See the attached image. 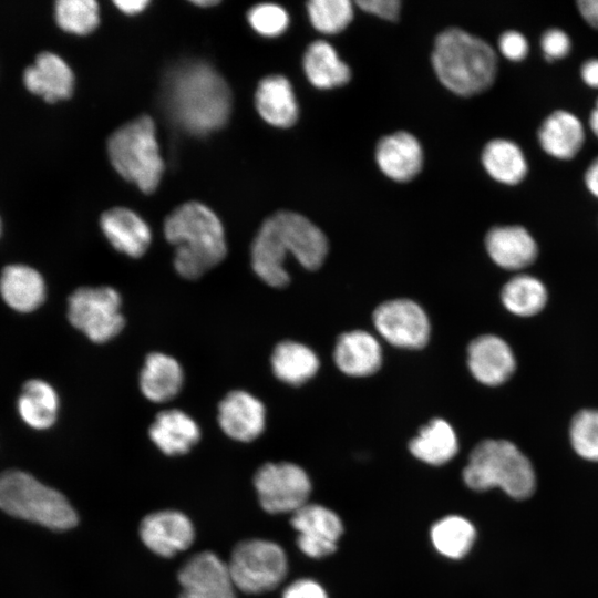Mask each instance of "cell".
Here are the masks:
<instances>
[{
  "mask_svg": "<svg viewBox=\"0 0 598 598\" xmlns=\"http://www.w3.org/2000/svg\"><path fill=\"white\" fill-rule=\"evenodd\" d=\"M164 235L175 246L176 272L188 280L205 275L227 254L221 221L199 202H187L175 208L165 219Z\"/></svg>",
  "mask_w": 598,
  "mask_h": 598,
  "instance_id": "obj_3",
  "label": "cell"
},
{
  "mask_svg": "<svg viewBox=\"0 0 598 598\" xmlns=\"http://www.w3.org/2000/svg\"><path fill=\"white\" fill-rule=\"evenodd\" d=\"M227 565L236 588L246 594H261L276 588L288 571L283 549L266 539L238 543Z\"/></svg>",
  "mask_w": 598,
  "mask_h": 598,
  "instance_id": "obj_8",
  "label": "cell"
},
{
  "mask_svg": "<svg viewBox=\"0 0 598 598\" xmlns=\"http://www.w3.org/2000/svg\"><path fill=\"white\" fill-rule=\"evenodd\" d=\"M148 435L157 448L168 456L183 455L200 440L196 421L178 409L161 411L148 429Z\"/></svg>",
  "mask_w": 598,
  "mask_h": 598,
  "instance_id": "obj_23",
  "label": "cell"
},
{
  "mask_svg": "<svg viewBox=\"0 0 598 598\" xmlns=\"http://www.w3.org/2000/svg\"><path fill=\"white\" fill-rule=\"evenodd\" d=\"M183 383V368L174 357L163 352H152L145 358L138 377V385L147 400L154 403L167 402L179 393Z\"/></svg>",
  "mask_w": 598,
  "mask_h": 598,
  "instance_id": "obj_26",
  "label": "cell"
},
{
  "mask_svg": "<svg viewBox=\"0 0 598 598\" xmlns=\"http://www.w3.org/2000/svg\"><path fill=\"white\" fill-rule=\"evenodd\" d=\"M0 296L12 310L32 312L45 300V281L37 269L28 265H8L0 274Z\"/></svg>",
  "mask_w": 598,
  "mask_h": 598,
  "instance_id": "obj_22",
  "label": "cell"
},
{
  "mask_svg": "<svg viewBox=\"0 0 598 598\" xmlns=\"http://www.w3.org/2000/svg\"><path fill=\"white\" fill-rule=\"evenodd\" d=\"M337 367L351 377H367L382 363V351L377 339L362 330L341 334L333 351Z\"/></svg>",
  "mask_w": 598,
  "mask_h": 598,
  "instance_id": "obj_25",
  "label": "cell"
},
{
  "mask_svg": "<svg viewBox=\"0 0 598 598\" xmlns=\"http://www.w3.org/2000/svg\"><path fill=\"white\" fill-rule=\"evenodd\" d=\"M60 399L55 389L42 379H30L21 388L17 411L31 429L48 430L55 423Z\"/></svg>",
  "mask_w": 598,
  "mask_h": 598,
  "instance_id": "obj_27",
  "label": "cell"
},
{
  "mask_svg": "<svg viewBox=\"0 0 598 598\" xmlns=\"http://www.w3.org/2000/svg\"><path fill=\"white\" fill-rule=\"evenodd\" d=\"M303 70L309 82L318 89L342 86L351 79L350 68L338 56L334 48L323 40H317L307 48Z\"/></svg>",
  "mask_w": 598,
  "mask_h": 598,
  "instance_id": "obj_29",
  "label": "cell"
},
{
  "mask_svg": "<svg viewBox=\"0 0 598 598\" xmlns=\"http://www.w3.org/2000/svg\"><path fill=\"white\" fill-rule=\"evenodd\" d=\"M569 437L580 457L598 462V410L585 409L576 413L570 422Z\"/></svg>",
  "mask_w": 598,
  "mask_h": 598,
  "instance_id": "obj_36",
  "label": "cell"
},
{
  "mask_svg": "<svg viewBox=\"0 0 598 598\" xmlns=\"http://www.w3.org/2000/svg\"><path fill=\"white\" fill-rule=\"evenodd\" d=\"M0 234H1V219H0Z\"/></svg>",
  "mask_w": 598,
  "mask_h": 598,
  "instance_id": "obj_49",
  "label": "cell"
},
{
  "mask_svg": "<svg viewBox=\"0 0 598 598\" xmlns=\"http://www.w3.org/2000/svg\"><path fill=\"white\" fill-rule=\"evenodd\" d=\"M475 538L473 524L457 515L446 516L431 528V540L435 549L452 559L464 557L471 550Z\"/></svg>",
  "mask_w": 598,
  "mask_h": 598,
  "instance_id": "obj_32",
  "label": "cell"
},
{
  "mask_svg": "<svg viewBox=\"0 0 598 598\" xmlns=\"http://www.w3.org/2000/svg\"><path fill=\"white\" fill-rule=\"evenodd\" d=\"M251 28L264 37H277L286 31L289 24L287 11L275 3H259L248 12Z\"/></svg>",
  "mask_w": 598,
  "mask_h": 598,
  "instance_id": "obj_37",
  "label": "cell"
},
{
  "mask_svg": "<svg viewBox=\"0 0 598 598\" xmlns=\"http://www.w3.org/2000/svg\"><path fill=\"white\" fill-rule=\"evenodd\" d=\"M163 102L172 121L196 136L221 128L231 111V93L224 78L205 62H186L168 72Z\"/></svg>",
  "mask_w": 598,
  "mask_h": 598,
  "instance_id": "obj_1",
  "label": "cell"
},
{
  "mask_svg": "<svg viewBox=\"0 0 598 598\" xmlns=\"http://www.w3.org/2000/svg\"><path fill=\"white\" fill-rule=\"evenodd\" d=\"M498 50L501 54L512 61L520 62L529 53V42L527 38L517 30H507L498 38Z\"/></svg>",
  "mask_w": 598,
  "mask_h": 598,
  "instance_id": "obj_39",
  "label": "cell"
},
{
  "mask_svg": "<svg viewBox=\"0 0 598 598\" xmlns=\"http://www.w3.org/2000/svg\"><path fill=\"white\" fill-rule=\"evenodd\" d=\"M501 298L505 308L512 313L519 317H532L545 307L547 291L536 277L519 275L505 283Z\"/></svg>",
  "mask_w": 598,
  "mask_h": 598,
  "instance_id": "obj_33",
  "label": "cell"
},
{
  "mask_svg": "<svg viewBox=\"0 0 598 598\" xmlns=\"http://www.w3.org/2000/svg\"><path fill=\"white\" fill-rule=\"evenodd\" d=\"M482 164L486 173L496 182L515 186L528 174V161L522 147L507 138H494L482 151Z\"/></svg>",
  "mask_w": 598,
  "mask_h": 598,
  "instance_id": "obj_28",
  "label": "cell"
},
{
  "mask_svg": "<svg viewBox=\"0 0 598 598\" xmlns=\"http://www.w3.org/2000/svg\"><path fill=\"white\" fill-rule=\"evenodd\" d=\"M68 319L94 343L115 338L125 326L122 298L110 286L80 287L68 299Z\"/></svg>",
  "mask_w": 598,
  "mask_h": 598,
  "instance_id": "obj_9",
  "label": "cell"
},
{
  "mask_svg": "<svg viewBox=\"0 0 598 598\" xmlns=\"http://www.w3.org/2000/svg\"><path fill=\"white\" fill-rule=\"evenodd\" d=\"M588 125L594 136L598 140V110L595 107L589 114Z\"/></svg>",
  "mask_w": 598,
  "mask_h": 598,
  "instance_id": "obj_46",
  "label": "cell"
},
{
  "mask_svg": "<svg viewBox=\"0 0 598 598\" xmlns=\"http://www.w3.org/2000/svg\"><path fill=\"white\" fill-rule=\"evenodd\" d=\"M282 598H328V595L317 581L302 578L286 587Z\"/></svg>",
  "mask_w": 598,
  "mask_h": 598,
  "instance_id": "obj_41",
  "label": "cell"
},
{
  "mask_svg": "<svg viewBox=\"0 0 598 598\" xmlns=\"http://www.w3.org/2000/svg\"><path fill=\"white\" fill-rule=\"evenodd\" d=\"M148 3L150 1L147 0H116L114 1V4L117 7V9L125 14L140 13L148 6Z\"/></svg>",
  "mask_w": 598,
  "mask_h": 598,
  "instance_id": "obj_45",
  "label": "cell"
},
{
  "mask_svg": "<svg viewBox=\"0 0 598 598\" xmlns=\"http://www.w3.org/2000/svg\"><path fill=\"white\" fill-rule=\"evenodd\" d=\"M192 3L195 4V6H198V7L206 8V7L216 6V4L219 3V1H216V0H193Z\"/></svg>",
  "mask_w": 598,
  "mask_h": 598,
  "instance_id": "obj_47",
  "label": "cell"
},
{
  "mask_svg": "<svg viewBox=\"0 0 598 598\" xmlns=\"http://www.w3.org/2000/svg\"><path fill=\"white\" fill-rule=\"evenodd\" d=\"M102 233L117 251L132 258L142 257L152 241L147 223L126 207L105 210L100 219Z\"/></svg>",
  "mask_w": 598,
  "mask_h": 598,
  "instance_id": "obj_19",
  "label": "cell"
},
{
  "mask_svg": "<svg viewBox=\"0 0 598 598\" xmlns=\"http://www.w3.org/2000/svg\"><path fill=\"white\" fill-rule=\"evenodd\" d=\"M217 421L228 437L238 442H251L265 430L266 409L251 393L233 390L219 402Z\"/></svg>",
  "mask_w": 598,
  "mask_h": 598,
  "instance_id": "obj_15",
  "label": "cell"
},
{
  "mask_svg": "<svg viewBox=\"0 0 598 598\" xmlns=\"http://www.w3.org/2000/svg\"><path fill=\"white\" fill-rule=\"evenodd\" d=\"M576 4L585 22L598 31V0H580Z\"/></svg>",
  "mask_w": 598,
  "mask_h": 598,
  "instance_id": "obj_42",
  "label": "cell"
},
{
  "mask_svg": "<svg viewBox=\"0 0 598 598\" xmlns=\"http://www.w3.org/2000/svg\"><path fill=\"white\" fill-rule=\"evenodd\" d=\"M110 161L116 172L143 193H153L162 178L163 158L154 121L140 116L120 128L107 141Z\"/></svg>",
  "mask_w": 598,
  "mask_h": 598,
  "instance_id": "obj_7",
  "label": "cell"
},
{
  "mask_svg": "<svg viewBox=\"0 0 598 598\" xmlns=\"http://www.w3.org/2000/svg\"><path fill=\"white\" fill-rule=\"evenodd\" d=\"M254 485L260 506L270 514L295 513L311 492L308 474L289 462L264 464L255 473Z\"/></svg>",
  "mask_w": 598,
  "mask_h": 598,
  "instance_id": "obj_10",
  "label": "cell"
},
{
  "mask_svg": "<svg viewBox=\"0 0 598 598\" xmlns=\"http://www.w3.org/2000/svg\"><path fill=\"white\" fill-rule=\"evenodd\" d=\"M307 10L313 28L326 34L341 32L353 18L349 0H311Z\"/></svg>",
  "mask_w": 598,
  "mask_h": 598,
  "instance_id": "obj_35",
  "label": "cell"
},
{
  "mask_svg": "<svg viewBox=\"0 0 598 598\" xmlns=\"http://www.w3.org/2000/svg\"><path fill=\"white\" fill-rule=\"evenodd\" d=\"M537 141L547 155L558 161H570L581 151L586 130L573 112L558 109L550 112L537 130Z\"/></svg>",
  "mask_w": 598,
  "mask_h": 598,
  "instance_id": "obj_17",
  "label": "cell"
},
{
  "mask_svg": "<svg viewBox=\"0 0 598 598\" xmlns=\"http://www.w3.org/2000/svg\"><path fill=\"white\" fill-rule=\"evenodd\" d=\"M580 78L588 87L598 90V58L584 61L580 66Z\"/></svg>",
  "mask_w": 598,
  "mask_h": 598,
  "instance_id": "obj_43",
  "label": "cell"
},
{
  "mask_svg": "<svg viewBox=\"0 0 598 598\" xmlns=\"http://www.w3.org/2000/svg\"><path fill=\"white\" fill-rule=\"evenodd\" d=\"M409 448L422 462L442 465L455 456L458 444L453 427L442 419H434L412 439Z\"/></svg>",
  "mask_w": 598,
  "mask_h": 598,
  "instance_id": "obj_31",
  "label": "cell"
},
{
  "mask_svg": "<svg viewBox=\"0 0 598 598\" xmlns=\"http://www.w3.org/2000/svg\"><path fill=\"white\" fill-rule=\"evenodd\" d=\"M375 159L388 177L396 182H408L420 173L423 152L419 141L412 134L396 132L379 141Z\"/></svg>",
  "mask_w": 598,
  "mask_h": 598,
  "instance_id": "obj_21",
  "label": "cell"
},
{
  "mask_svg": "<svg viewBox=\"0 0 598 598\" xmlns=\"http://www.w3.org/2000/svg\"><path fill=\"white\" fill-rule=\"evenodd\" d=\"M143 544L161 557H173L194 542L195 528L182 512L165 509L146 515L138 527Z\"/></svg>",
  "mask_w": 598,
  "mask_h": 598,
  "instance_id": "obj_14",
  "label": "cell"
},
{
  "mask_svg": "<svg viewBox=\"0 0 598 598\" xmlns=\"http://www.w3.org/2000/svg\"><path fill=\"white\" fill-rule=\"evenodd\" d=\"M485 247L491 259L507 270H519L532 265L538 254L535 238L523 226H496L488 230Z\"/></svg>",
  "mask_w": 598,
  "mask_h": 598,
  "instance_id": "obj_18",
  "label": "cell"
},
{
  "mask_svg": "<svg viewBox=\"0 0 598 598\" xmlns=\"http://www.w3.org/2000/svg\"><path fill=\"white\" fill-rule=\"evenodd\" d=\"M290 523L298 532L299 549L311 558H322L334 553L343 533L340 517L319 504H305L292 513Z\"/></svg>",
  "mask_w": 598,
  "mask_h": 598,
  "instance_id": "obj_13",
  "label": "cell"
},
{
  "mask_svg": "<svg viewBox=\"0 0 598 598\" xmlns=\"http://www.w3.org/2000/svg\"><path fill=\"white\" fill-rule=\"evenodd\" d=\"M595 109L598 110V97L596 99V102H595Z\"/></svg>",
  "mask_w": 598,
  "mask_h": 598,
  "instance_id": "obj_48",
  "label": "cell"
},
{
  "mask_svg": "<svg viewBox=\"0 0 598 598\" xmlns=\"http://www.w3.org/2000/svg\"><path fill=\"white\" fill-rule=\"evenodd\" d=\"M28 91L48 103L66 100L74 89V74L68 63L52 52L40 53L23 73Z\"/></svg>",
  "mask_w": 598,
  "mask_h": 598,
  "instance_id": "obj_20",
  "label": "cell"
},
{
  "mask_svg": "<svg viewBox=\"0 0 598 598\" xmlns=\"http://www.w3.org/2000/svg\"><path fill=\"white\" fill-rule=\"evenodd\" d=\"M467 364L473 377L488 386L507 381L516 368L509 346L493 334L480 336L468 344Z\"/></svg>",
  "mask_w": 598,
  "mask_h": 598,
  "instance_id": "obj_16",
  "label": "cell"
},
{
  "mask_svg": "<svg viewBox=\"0 0 598 598\" xmlns=\"http://www.w3.org/2000/svg\"><path fill=\"white\" fill-rule=\"evenodd\" d=\"M255 105L265 122L287 128L298 118V103L288 79L279 74L268 75L260 80Z\"/></svg>",
  "mask_w": 598,
  "mask_h": 598,
  "instance_id": "obj_24",
  "label": "cell"
},
{
  "mask_svg": "<svg viewBox=\"0 0 598 598\" xmlns=\"http://www.w3.org/2000/svg\"><path fill=\"white\" fill-rule=\"evenodd\" d=\"M464 483L484 492L501 488L509 497L526 499L536 488V475L530 461L512 442L484 440L471 452L463 470Z\"/></svg>",
  "mask_w": 598,
  "mask_h": 598,
  "instance_id": "obj_5",
  "label": "cell"
},
{
  "mask_svg": "<svg viewBox=\"0 0 598 598\" xmlns=\"http://www.w3.org/2000/svg\"><path fill=\"white\" fill-rule=\"evenodd\" d=\"M270 362L277 379L291 385L305 383L319 368L317 354L307 346L291 340L275 347Z\"/></svg>",
  "mask_w": 598,
  "mask_h": 598,
  "instance_id": "obj_30",
  "label": "cell"
},
{
  "mask_svg": "<svg viewBox=\"0 0 598 598\" xmlns=\"http://www.w3.org/2000/svg\"><path fill=\"white\" fill-rule=\"evenodd\" d=\"M0 509L55 530L78 523L76 512L63 494L18 470L0 474Z\"/></svg>",
  "mask_w": 598,
  "mask_h": 598,
  "instance_id": "obj_6",
  "label": "cell"
},
{
  "mask_svg": "<svg viewBox=\"0 0 598 598\" xmlns=\"http://www.w3.org/2000/svg\"><path fill=\"white\" fill-rule=\"evenodd\" d=\"M431 60L440 82L462 96L486 91L497 74L495 50L483 39L458 28L437 34Z\"/></svg>",
  "mask_w": 598,
  "mask_h": 598,
  "instance_id": "obj_4",
  "label": "cell"
},
{
  "mask_svg": "<svg viewBox=\"0 0 598 598\" xmlns=\"http://www.w3.org/2000/svg\"><path fill=\"white\" fill-rule=\"evenodd\" d=\"M373 323L391 344L406 349L424 347L430 337V322L424 310L409 299H394L380 305Z\"/></svg>",
  "mask_w": 598,
  "mask_h": 598,
  "instance_id": "obj_11",
  "label": "cell"
},
{
  "mask_svg": "<svg viewBox=\"0 0 598 598\" xmlns=\"http://www.w3.org/2000/svg\"><path fill=\"white\" fill-rule=\"evenodd\" d=\"M584 184L590 195L598 199V156L587 166L584 173Z\"/></svg>",
  "mask_w": 598,
  "mask_h": 598,
  "instance_id": "obj_44",
  "label": "cell"
},
{
  "mask_svg": "<svg viewBox=\"0 0 598 598\" xmlns=\"http://www.w3.org/2000/svg\"><path fill=\"white\" fill-rule=\"evenodd\" d=\"M179 598H236V586L228 565L213 551L193 555L177 575Z\"/></svg>",
  "mask_w": 598,
  "mask_h": 598,
  "instance_id": "obj_12",
  "label": "cell"
},
{
  "mask_svg": "<svg viewBox=\"0 0 598 598\" xmlns=\"http://www.w3.org/2000/svg\"><path fill=\"white\" fill-rule=\"evenodd\" d=\"M355 4L363 11L388 21H398L401 2L399 0H358Z\"/></svg>",
  "mask_w": 598,
  "mask_h": 598,
  "instance_id": "obj_40",
  "label": "cell"
},
{
  "mask_svg": "<svg viewBox=\"0 0 598 598\" xmlns=\"http://www.w3.org/2000/svg\"><path fill=\"white\" fill-rule=\"evenodd\" d=\"M54 12L58 25L73 34H89L100 22L99 4L93 0H59Z\"/></svg>",
  "mask_w": 598,
  "mask_h": 598,
  "instance_id": "obj_34",
  "label": "cell"
},
{
  "mask_svg": "<svg viewBox=\"0 0 598 598\" xmlns=\"http://www.w3.org/2000/svg\"><path fill=\"white\" fill-rule=\"evenodd\" d=\"M251 267L268 286L285 287L289 274L285 268L288 254L309 269H318L328 252L322 230L301 214L280 210L268 217L251 244Z\"/></svg>",
  "mask_w": 598,
  "mask_h": 598,
  "instance_id": "obj_2",
  "label": "cell"
},
{
  "mask_svg": "<svg viewBox=\"0 0 598 598\" xmlns=\"http://www.w3.org/2000/svg\"><path fill=\"white\" fill-rule=\"evenodd\" d=\"M539 45L547 61H558L566 58L571 51V39L560 28H549L540 37Z\"/></svg>",
  "mask_w": 598,
  "mask_h": 598,
  "instance_id": "obj_38",
  "label": "cell"
}]
</instances>
